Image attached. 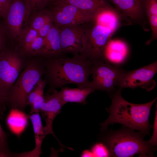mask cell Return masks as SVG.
<instances>
[{"label": "cell", "mask_w": 157, "mask_h": 157, "mask_svg": "<svg viewBox=\"0 0 157 157\" xmlns=\"http://www.w3.org/2000/svg\"><path fill=\"white\" fill-rule=\"evenodd\" d=\"M47 84L49 89H56L68 84L80 88H91L89 79L91 75L92 62L79 54L72 57L63 55L53 57H42Z\"/></svg>", "instance_id": "6da1fadb"}, {"label": "cell", "mask_w": 157, "mask_h": 157, "mask_svg": "<svg viewBox=\"0 0 157 157\" xmlns=\"http://www.w3.org/2000/svg\"><path fill=\"white\" fill-rule=\"evenodd\" d=\"M123 89L119 88L110 96L111 99L110 107L106 108L109 115L107 119L100 124V131H105L109 124L119 123L125 126L137 130L145 135H149L152 128L149 118L151 109L157 99L143 104H135L125 100L121 92Z\"/></svg>", "instance_id": "7a4b0ae2"}, {"label": "cell", "mask_w": 157, "mask_h": 157, "mask_svg": "<svg viewBox=\"0 0 157 157\" xmlns=\"http://www.w3.org/2000/svg\"><path fill=\"white\" fill-rule=\"evenodd\" d=\"M101 140L107 148L110 157H153L156 147L144 140L145 135L122 125L119 129H106Z\"/></svg>", "instance_id": "3957f363"}, {"label": "cell", "mask_w": 157, "mask_h": 157, "mask_svg": "<svg viewBox=\"0 0 157 157\" xmlns=\"http://www.w3.org/2000/svg\"><path fill=\"white\" fill-rule=\"evenodd\" d=\"M45 73L42 58L29 59L12 88L7 104L12 108L24 109L29 94Z\"/></svg>", "instance_id": "277c9868"}, {"label": "cell", "mask_w": 157, "mask_h": 157, "mask_svg": "<svg viewBox=\"0 0 157 157\" xmlns=\"http://www.w3.org/2000/svg\"><path fill=\"white\" fill-rule=\"evenodd\" d=\"M84 27L82 46L79 55L92 62L105 59L104 50L108 41L116 31L94 20Z\"/></svg>", "instance_id": "5b68a950"}, {"label": "cell", "mask_w": 157, "mask_h": 157, "mask_svg": "<svg viewBox=\"0 0 157 157\" xmlns=\"http://www.w3.org/2000/svg\"><path fill=\"white\" fill-rule=\"evenodd\" d=\"M91 87L107 92L109 96L119 88L126 72L121 67L113 66L106 59L92 62Z\"/></svg>", "instance_id": "8992f818"}, {"label": "cell", "mask_w": 157, "mask_h": 157, "mask_svg": "<svg viewBox=\"0 0 157 157\" xmlns=\"http://www.w3.org/2000/svg\"><path fill=\"white\" fill-rule=\"evenodd\" d=\"M20 51L6 49L0 52V85L7 100L20 74L29 59Z\"/></svg>", "instance_id": "52a82bcc"}, {"label": "cell", "mask_w": 157, "mask_h": 157, "mask_svg": "<svg viewBox=\"0 0 157 157\" xmlns=\"http://www.w3.org/2000/svg\"><path fill=\"white\" fill-rule=\"evenodd\" d=\"M53 6L48 13L54 25L61 26L82 24L92 21L94 15L70 4L53 1Z\"/></svg>", "instance_id": "ba28073f"}, {"label": "cell", "mask_w": 157, "mask_h": 157, "mask_svg": "<svg viewBox=\"0 0 157 157\" xmlns=\"http://www.w3.org/2000/svg\"><path fill=\"white\" fill-rule=\"evenodd\" d=\"M157 72V61L138 69L127 71L119 88L134 89L140 87L150 92L156 85L153 78Z\"/></svg>", "instance_id": "9c48e42d"}, {"label": "cell", "mask_w": 157, "mask_h": 157, "mask_svg": "<svg viewBox=\"0 0 157 157\" xmlns=\"http://www.w3.org/2000/svg\"><path fill=\"white\" fill-rule=\"evenodd\" d=\"M31 9L29 0H11L4 18L8 29L12 38L18 37L22 29L23 23Z\"/></svg>", "instance_id": "30bf717a"}, {"label": "cell", "mask_w": 157, "mask_h": 157, "mask_svg": "<svg viewBox=\"0 0 157 157\" xmlns=\"http://www.w3.org/2000/svg\"><path fill=\"white\" fill-rule=\"evenodd\" d=\"M65 104L62 99L59 92L56 89H49L44 95V101L41 105L40 112L46 122L44 127L46 135L51 134L60 143L54 134L52 124L56 116L60 113Z\"/></svg>", "instance_id": "8fae6325"}, {"label": "cell", "mask_w": 157, "mask_h": 157, "mask_svg": "<svg viewBox=\"0 0 157 157\" xmlns=\"http://www.w3.org/2000/svg\"><path fill=\"white\" fill-rule=\"evenodd\" d=\"M59 28L63 53H71L74 55L79 54L82 46L84 26L79 24Z\"/></svg>", "instance_id": "7c38bea8"}, {"label": "cell", "mask_w": 157, "mask_h": 157, "mask_svg": "<svg viewBox=\"0 0 157 157\" xmlns=\"http://www.w3.org/2000/svg\"><path fill=\"white\" fill-rule=\"evenodd\" d=\"M124 16L145 28L148 22L144 13V0H108Z\"/></svg>", "instance_id": "4fadbf2b"}, {"label": "cell", "mask_w": 157, "mask_h": 157, "mask_svg": "<svg viewBox=\"0 0 157 157\" xmlns=\"http://www.w3.org/2000/svg\"><path fill=\"white\" fill-rule=\"evenodd\" d=\"M61 45L60 29L54 25L47 35L44 38L42 47L39 56L44 58L63 55Z\"/></svg>", "instance_id": "5bb4252c"}, {"label": "cell", "mask_w": 157, "mask_h": 157, "mask_svg": "<svg viewBox=\"0 0 157 157\" xmlns=\"http://www.w3.org/2000/svg\"><path fill=\"white\" fill-rule=\"evenodd\" d=\"M129 47L124 41L110 39L106 46L104 58L109 62L119 64L123 63L128 56Z\"/></svg>", "instance_id": "9a60e30c"}, {"label": "cell", "mask_w": 157, "mask_h": 157, "mask_svg": "<svg viewBox=\"0 0 157 157\" xmlns=\"http://www.w3.org/2000/svg\"><path fill=\"white\" fill-rule=\"evenodd\" d=\"M60 88L59 92L65 104L68 102L85 104L88 96L95 90L91 88H71L64 86Z\"/></svg>", "instance_id": "2e32d148"}, {"label": "cell", "mask_w": 157, "mask_h": 157, "mask_svg": "<svg viewBox=\"0 0 157 157\" xmlns=\"http://www.w3.org/2000/svg\"><path fill=\"white\" fill-rule=\"evenodd\" d=\"M32 122L35 139V147L32 151L26 154V156L38 157L41 154V145L46 135L42 126L41 116L39 113H33L28 115Z\"/></svg>", "instance_id": "e0dca14e"}, {"label": "cell", "mask_w": 157, "mask_h": 157, "mask_svg": "<svg viewBox=\"0 0 157 157\" xmlns=\"http://www.w3.org/2000/svg\"><path fill=\"white\" fill-rule=\"evenodd\" d=\"M53 1L70 4L83 11L94 15L102 8L111 4L108 0H53Z\"/></svg>", "instance_id": "ac0fdd59"}, {"label": "cell", "mask_w": 157, "mask_h": 157, "mask_svg": "<svg viewBox=\"0 0 157 157\" xmlns=\"http://www.w3.org/2000/svg\"><path fill=\"white\" fill-rule=\"evenodd\" d=\"M145 14L151 30V35L145 43L148 45L157 39V0H144Z\"/></svg>", "instance_id": "d6986e66"}, {"label": "cell", "mask_w": 157, "mask_h": 157, "mask_svg": "<svg viewBox=\"0 0 157 157\" xmlns=\"http://www.w3.org/2000/svg\"><path fill=\"white\" fill-rule=\"evenodd\" d=\"M12 109L7 117L6 122L10 130L18 135L26 128L28 115L22 112V110Z\"/></svg>", "instance_id": "ffe728a7"}, {"label": "cell", "mask_w": 157, "mask_h": 157, "mask_svg": "<svg viewBox=\"0 0 157 157\" xmlns=\"http://www.w3.org/2000/svg\"><path fill=\"white\" fill-rule=\"evenodd\" d=\"M38 35V31L30 26L22 29L17 37L21 52Z\"/></svg>", "instance_id": "44dd1931"}, {"label": "cell", "mask_w": 157, "mask_h": 157, "mask_svg": "<svg viewBox=\"0 0 157 157\" xmlns=\"http://www.w3.org/2000/svg\"><path fill=\"white\" fill-rule=\"evenodd\" d=\"M44 38L38 36L21 52L26 56H39L42 47Z\"/></svg>", "instance_id": "7402d4cb"}, {"label": "cell", "mask_w": 157, "mask_h": 157, "mask_svg": "<svg viewBox=\"0 0 157 157\" xmlns=\"http://www.w3.org/2000/svg\"><path fill=\"white\" fill-rule=\"evenodd\" d=\"M45 79L41 78L29 94L27 100L26 105L31 106L39 97L43 95L44 89L47 84Z\"/></svg>", "instance_id": "603a6c76"}, {"label": "cell", "mask_w": 157, "mask_h": 157, "mask_svg": "<svg viewBox=\"0 0 157 157\" xmlns=\"http://www.w3.org/2000/svg\"><path fill=\"white\" fill-rule=\"evenodd\" d=\"M46 13L35 16L31 21L30 27L38 31L45 24L51 20L48 12Z\"/></svg>", "instance_id": "cb8c5ba5"}, {"label": "cell", "mask_w": 157, "mask_h": 157, "mask_svg": "<svg viewBox=\"0 0 157 157\" xmlns=\"http://www.w3.org/2000/svg\"><path fill=\"white\" fill-rule=\"evenodd\" d=\"M91 151L94 156L110 157L109 153L107 148L102 142L95 144L93 146Z\"/></svg>", "instance_id": "d4e9b609"}, {"label": "cell", "mask_w": 157, "mask_h": 157, "mask_svg": "<svg viewBox=\"0 0 157 157\" xmlns=\"http://www.w3.org/2000/svg\"><path fill=\"white\" fill-rule=\"evenodd\" d=\"M44 101V95L41 96L37 98L30 106V113H39L41 105Z\"/></svg>", "instance_id": "484cf974"}, {"label": "cell", "mask_w": 157, "mask_h": 157, "mask_svg": "<svg viewBox=\"0 0 157 157\" xmlns=\"http://www.w3.org/2000/svg\"><path fill=\"white\" fill-rule=\"evenodd\" d=\"M53 25L52 20L47 23L38 31V35L44 38L49 32Z\"/></svg>", "instance_id": "4316f807"}, {"label": "cell", "mask_w": 157, "mask_h": 157, "mask_svg": "<svg viewBox=\"0 0 157 157\" xmlns=\"http://www.w3.org/2000/svg\"><path fill=\"white\" fill-rule=\"evenodd\" d=\"M19 154L13 153L8 148L7 144L0 143V157L18 156Z\"/></svg>", "instance_id": "83f0119b"}, {"label": "cell", "mask_w": 157, "mask_h": 157, "mask_svg": "<svg viewBox=\"0 0 157 157\" xmlns=\"http://www.w3.org/2000/svg\"><path fill=\"white\" fill-rule=\"evenodd\" d=\"M157 105L156 106V110L155 113V117L154 124L153 125L154 129L153 134L151 138L149 139L148 141L153 145L156 147L157 144Z\"/></svg>", "instance_id": "f1b7e54d"}, {"label": "cell", "mask_w": 157, "mask_h": 157, "mask_svg": "<svg viewBox=\"0 0 157 157\" xmlns=\"http://www.w3.org/2000/svg\"><path fill=\"white\" fill-rule=\"evenodd\" d=\"M11 0H0V17L4 18L8 10Z\"/></svg>", "instance_id": "f546056e"}, {"label": "cell", "mask_w": 157, "mask_h": 157, "mask_svg": "<svg viewBox=\"0 0 157 157\" xmlns=\"http://www.w3.org/2000/svg\"><path fill=\"white\" fill-rule=\"evenodd\" d=\"M7 104V98L0 85V113L3 114Z\"/></svg>", "instance_id": "4dcf8cb0"}, {"label": "cell", "mask_w": 157, "mask_h": 157, "mask_svg": "<svg viewBox=\"0 0 157 157\" xmlns=\"http://www.w3.org/2000/svg\"><path fill=\"white\" fill-rule=\"evenodd\" d=\"M31 9L43 6L53 0H29Z\"/></svg>", "instance_id": "1f68e13d"}, {"label": "cell", "mask_w": 157, "mask_h": 157, "mask_svg": "<svg viewBox=\"0 0 157 157\" xmlns=\"http://www.w3.org/2000/svg\"><path fill=\"white\" fill-rule=\"evenodd\" d=\"M1 114L0 113V119L1 118ZM7 134L3 130L0 122V143L7 144Z\"/></svg>", "instance_id": "d6a6232c"}, {"label": "cell", "mask_w": 157, "mask_h": 157, "mask_svg": "<svg viewBox=\"0 0 157 157\" xmlns=\"http://www.w3.org/2000/svg\"><path fill=\"white\" fill-rule=\"evenodd\" d=\"M4 32L0 25V52L5 47Z\"/></svg>", "instance_id": "836d02e7"}, {"label": "cell", "mask_w": 157, "mask_h": 157, "mask_svg": "<svg viewBox=\"0 0 157 157\" xmlns=\"http://www.w3.org/2000/svg\"><path fill=\"white\" fill-rule=\"evenodd\" d=\"M82 157H94V156L92 151L89 150L85 151L83 152L82 155Z\"/></svg>", "instance_id": "e575fe53"}]
</instances>
